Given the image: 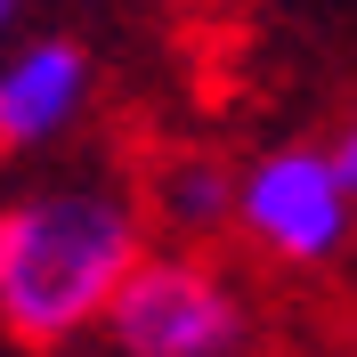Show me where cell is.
Here are the masks:
<instances>
[{
    "instance_id": "1",
    "label": "cell",
    "mask_w": 357,
    "mask_h": 357,
    "mask_svg": "<svg viewBox=\"0 0 357 357\" xmlns=\"http://www.w3.org/2000/svg\"><path fill=\"white\" fill-rule=\"evenodd\" d=\"M146 244H155V220L130 178H33L24 195L0 203V341L66 349L98 333L122 276L146 260Z\"/></svg>"
},
{
    "instance_id": "2",
    "label": "cell",
    "mask_w": 357,
    "mask_h": 357,
    "mask_svg": "<svg viewBox=\"0 0 357 357\" xmlns=\"http://www.w3.org/2000/svg\"><path fill=\"white\" fill-rule=\"evenodd\" d=\"M252 325L244 276L211 244H146L98 333L114 357H244Z\"/></svg>"
},
{
    "instance_id": "3",
    "label": "cell",
    "mask_w": 357,
    "mask_h": 357,
    "mask_svg": "<svg viewBox=\"0 0 357 357\" xmlns=\"http://www.w3.org/2000/svg\"><path fill=\"white\" fill-rule=\"evenodd\" d=\"M236 244L284 276H325L357 252V187L325 138H276L236 162Z\"/></svg>"
},
{
    "instance_id": "4",
    "label": "cell",
    "mask_w": 357,
    "mask_h": 357,
    "mask_svg": "<svg viewBox=\"0 0 357 357\" xmlns=\"http://www.w3.org/2000/svg\"><path fill=\"white\" fill-rule=\"evenodd\" d=\"M98 106V57L73 33H24L0 49V155H49Z\"/></svg>"
},
{
    "instance_id": "5",
    "label": "cell",
    "mask_w": 357,
    "mask_h": 357,
    "mask_svg": "<svg viewBox=\"0 0 357 357\" xmlns=\"http://www.w3.org/2000/svg\"><path fill=\"white\" fill-rule=\"evenodd\" d=\"M138 195H146V220L162 227V244H220V236H236V162L211 155V146L155 155Z\"/></svg>"
},
{
    "instance_id": "6",
    "label": "cell",
    "mask_w": 357,
    "mask_h": 357,
    "mask_svg": "<svg viewBox=\"0 0 357 357\" xmlns=\"http://www.w3.org/2000/svg\"><path fill=\"white\" fill-rule=\"evenodd\" d=\"M325 146H333L341 178H349V187H357V114H349V122H333V138H325Z\"/></svg>"
},
{
    "instance_id": "7",
    "label": "cell",
    "mask_w": 357,
    "mask_h": 357,
    "mask_svg": "<svg viewBox=\"0 0 357 357\" xmlns=\"http://www.w3.org/2000/svg\"><path fill=\"white\" fill-rule=\"evenodd\" d=\"M17 17H24V0H0V49L17 41Z\"/></svg>"
}]
</instances>
